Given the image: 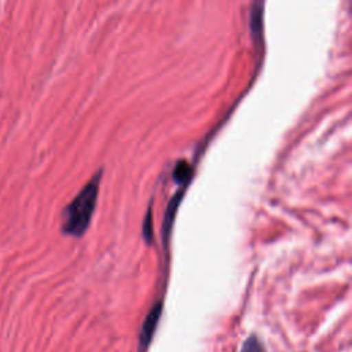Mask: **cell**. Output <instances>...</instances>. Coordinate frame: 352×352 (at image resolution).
<instances>
[{
    "label": "cell",
    "mask_w": 352,
    "mask_h": 352,
    "mask_svg": "<svg viewBox=\"0 0 352 352\" xmlns=\"http://www.w3.org/2000/svg\"><path fill=\"white\" fill-rule=\"evenodd\" d=\"M99 182L100 172L96 173L77 194V197L65 208L62 223V231L65 234L80 236L87 231L96 206Z\"/></svg>",
    "instance_id": "6da1fadb"
},
{
    "label": "cell",
    "mask_w": 352,
    "mask_h": 352,
    "mask_svg": "<svg viewBox=\"0 0 352 352\" xmlns=\"http://www.w3.org/2000/svg\"><path fill=\"white\" fill-rule=\"evenodd\" d=\"M180 195H175L173 199L169 202V206H168V210H166V214H165V219H164V232L169 234L170 231V227H172V221H173V216H175V212H176V206L180 201Z\"/></svg>",
    "instance_id": "3957f363"
},
{
    "label": "cell",
    "mask_w": 352,
    "mask_h": 352,
    "mask_svg": "<svg viewBox=\"0 0 352 352\" xmlns=\"http://www.w3.org/2000/svg\"><path fill=\"white\" fill-rule=\"evenodd\" d=\"M190 175H191V168H190V165H188L187 162H184V161H180V162L176 165L175 170H173L175 180H177V182H180V183L187 182L188 177H190Z\"/></svg>",
    "instance_id": "277c9868"
},
{
    "label": "cell",
    "mask_w": 352,
    "mask_h": 352,
    "mask_svg": "<svg viewBox=\"0 0 352 352\" xmlns=\"http://www.w3.org/2000/svg\"><path fill=\"white\" fill-rule=\"evenodd\" d=\"M161 309H162V304L157 302L155 305H153V308L147 314V316H146V319L143 322V326H142V331H140V346L142 348H147L148 346V344H150V341L153 338V334L155 331L158 319L161 316Z\"/></svg>",
    "instance_id": "7a4b0ae2"
},
{
    "label": "cell",
    "mask_w": 352,
    "mask_h": 352,
    "mask_svg": "<svg viewBox=\"0 0 352 352\" xmlns=\"http://www.w3.org/2000/svg\"><path fill=\"white\" fill-rule=\"evenodd\" d=\"M241 352H264V349L261 342L254 336H252L245 341Z\"/></svg>",
    "instance_id": "5b68a950"
}]
</instances>
